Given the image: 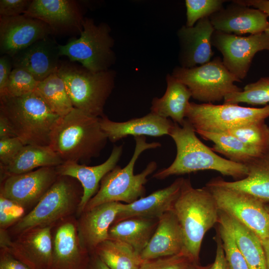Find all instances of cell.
<instances>
[{
	"mask_svg": "<svg viewBox=\"0 0 269 269\" xmlns=\"http://www.w3.org/2000/svg\"><path fill=\"white\" fill-rule=\"evenodd\" d=\"M265 32L267 33L268 35H269V24L268 28L267 29V30H266Z\"/></svg>",
	"mask_w": 269,
	"mask_h": 269,
	"instance_id": "816d5d0a",
	"label": "cell"
},
{
	"mask_svg": "<svg viewBox=\"0 0 269 269\" xmlns=\"http://www.w3.org/2000/svg\"><path fill=\"white\" fill-rule=\"evenodd\" d=\"M158 219L134 217L113 223L108 239L124 243L140 254L147 246L158 224Z\"/></svg>",
	"mask_w": 269,
	"mask_h": 269,
	"instance_id": "f546056e",
	"label": "cell"
},
{
	"mask_svg": "<svg viewBox=\"0 0 269 269\" xmlns=\"http://www.w3.org/2000/svg\"><path fill=\"white\" fill-rule=\"evenodd\" d=\"M101 127L108 140L116 142L129 135L161 136L169 135L174 123L151 112L125 122H115L105 115L100 118Z\"/></svg>",
	"mask_w": 269,
	"mask_h": 269,
	"instance_id": "603a6c76",
	"label": "cell"
},
{
	"mask_svg": "<svg viewBox=\"0 0 269 269\" xmlns=\"http://www.w3.org/2000/svg\"><path fill=\"white\" fill-rule=\"evenodd\" d=\"M26 209L0 195V229L7 230L25 215Z\"/></svg>",
	"mask_w": 269,
	"mask_h": 269,
	"instance_id": "ab89813d",
	"label": "cell"
},
{
	"mask_svg": "<svg viewBox=\"0 0 269 269\" xmlns=\"http://www.w3.org/2000/svg\"><path fill=\"white\" fill-rule=\"evenodd\" d=\"M223 104L247 103L263 105L269 103V76L246 85L243 90L227 95Z\"/></svg>",
	"mask_w": 269,
	"mask_h": 269,
	"instance_id": "836d02e7",
	"label": "cell"
},
{
	"mask_svg": "<svg viewBox=\"0 0 269 269\" xmlns=\"http://www.w3.org/2000/svg\"><path fill=\"white\" fill-rule=\"evenodd\" d=\"M212 264L202 266L199 264L192 263L186 269H210Z\"/></svg>",
	"mask_w": 269,
	"mask_h": 269,
	"instance_id": "f907efd6",
	"label": "cell"
},
{
	"mask_svg": "<svg viewBox=\"0 0 269 269\" xmlns=\"http://www.w3.org/2000/svg\"><path fill=\"white\" fill-rule=\"evenodd\" d=\"M235 2L258 9L269 16V0H235Z\"/></svg>",
	"mask_w": 269,
	"mask_h": 269,
	"instance_id": "bcb514c9",
	"label": "cell"
},
{
	"mask_svg": "<svg viewBox=\"0 0 269 269\" xmlns=\"http://www.w3.org/2000/svg\"><path fill=\"white\" fill-rule=\"evenodd\" d=\"M122 203L111 202L102 204L84 211L77 219V229L82 246L90 254L108 239L109 230L120 211Z\"/></svg>",
	"mask_w": 269,
	"mask_h": 269,
	"instance_id": "7402d4cb",
	"label": "cell"
},
{
	"mask_svg": "<svg viewBox=\"0 0 269 269\" xmlns=\"http://www.w3.org/2000/svg\"><path fill=\"white\" fill-rule=\"evenodd\" d=\"M196 134L187 119H185L182 126L174 123L169 135L176 145V157L168 167L157 171L153 177L162 180L172 175L203 170L216 171L237 180L247 176L248 169L245 164L219 156L203 143Z\"/></svg>",
	"mask_w": 269,
	"mask_h": 269,
	"instance_id": "6da1fadb",
	"label": "cell"
},
{
	"mask_svg": "<svg viewBox=\"0 0 269 269\" xmlns=\"http://www.w3.org/2000/svg\"><path fill=\"white\" fill-rule=\"evenodd\" d=\"M16 137L6 119L0 114V139Z\"/></svg>",
	"mask_w": 269,
	"mask_h": 269,
	"instance_id": "7dc6e473",
	"label": "cell"
},
{
	"mask_svg": "<svg viewBox=\"0 0 269 269\" xmlns=\"http://www.w3.org/2000/svg\"><path fill=\"white\" fill-rule=\"evenodd\" d=\"M123 151V144L114 145L108 158L100 164L88 166L74 162H65L56 166L59 175L73 177L83 187V194L76 213L78 217L84 211L89 200L98 192L102 179L117 165Z\"/></svg>",
	"mask_w": 269,
	"mask_h": 269,
	"instance_id": "ffe728a7",
	"label": "cell"
},
{
	"mask_svg": "<svg viewBox=\"0 0 269 269\" xmlns=\"http://www.w3.org/2000/svg\"><path fill=\"white\" fill-rule=\"evenodd\" d=\"M58 176L55 166L11 175L0 181V195L26 209L38 203Z\"/></svg>",
	"mask_w": 269,
	"mask_h": 269,
	"instance_id": "4fadbf2b",
	"label": "cell"
},
{
	"mask_svg": "<svg viewBox=\"0 0 269 269\" xmlns=\"http://www.w3.org/2000/svg\"><path fill=\"white\" fill-rule=\"evenodd\" d=\"M217 230L221 237L223 249L230 269H249L235 241L223 227L218 224Z\"/></svg>",
	"mask_w": 269,
	"mask_h": 269,
	"instance_id": "74e56055",
	"label": "cell"
},
{
	"mask_svg": "<svg viewBox=\"0 0 269 269\" xmlns=\"http://www.w3.org/2000/svg\"><path fill=\"white\" fill-rule=\"evenodd\" d=\"M266 209H267V211L269 213V204H268V205L266 204Z\"/></svg>",
	"mask_w": 269,
	"mask_h": 269,
	"instance_id": "f5cc1de1",
	"label": "cell"
},
{
	"mask_svg": "<svg viewBox=\"0 0 269 269\" xmlns=\"http://www.w3.org/2000/svg\"><path fill=\"white\" fill-rule=\"evenodd\" d=\"M218 224L233 237L249 269H267L262 243L256 234L230 215L219 210Z\"/></svg>",
	"mask_w": 269,
	"mask_h": 269,
	"instance_id": "484cf974",
	"label": "cell"
},
{
	"mask_svg": "<svg viewBox=\"0 0 269 269\" xmlns=\"http://www.w3.org/2000/svg\"><path fill=\"white\" fill-rule=\"evenodd\" d=\"M214 31L209 17L199 20L193 26L184 25L178 30L180 67L192 68L211 60V38Z\"/></svg>",
	"mask_w": 269,
	"mask_h": 269,
	"instance_id": "ac0fdd59",
	"label": "cell"
},
{
	"mask_svg": "<svg viewBox=\"0 0 269 269\" xmlns=\"http://www.w3.org/2000/svg\"><path fill=\"white\" fill-rule=\"evenodd\" d=\"M59 45L50 36L35 42L11 58L13 68L27 71L38 82L43 80L60 67Z\"/></svg>",
	"mask_w": 269,
	"mask_h": 269,
	"instance_id": "44dd1931",
	"label": "cell"
},
{
	"mask_svg": "<svg viewBox=\"0 0 269 269\" xmlns=\"http://www.w3.org/2000/svg\"><path fill=\"white\" fill-rule=\"evenodd\" d=\"M262 243L265 255L267 269H269V238Z\"/></svg>",
	"mask_w": 269,
	"mask_h": 269,
	"instance_id": "681fc988",
	"label": "cell"
},
{
	"mask_svg": "<svg viewBox=\"0 0 269 269\" xmlns=\"http://www.w3.org/2000/svg\"><path fill=\"white\" fill-rule=\"evenodd\" d=\"M38 83L27 71L20 68H13L5 91L0 96L19 97L29 94L35 91Z\"/></svg>",
	"mask_w": 269,
	"mask_h": 269,
	"instance_id": "8d00e7d4",
	"label": "cell"
},
{
	"mask_svg": "<svg viewBox=\"0 0 269 269\" xmlns=\"http://www.w3.org/2000/svg\"><path fill=\"white\" fill-rule=\"evenodd\" d=\"M0 114L24 145L49 146L52 131L61 118L36 91L19 97L0 96Z\"/></svg>",
	"mask_w": 269,
	"mask_h": 269,
	"instance_id": "277c9868",
	"label": "cell"
},
{
	"mask_svg": "<svg viewBox=\"0 0 269 269\" xmlns=\"http://www.w3.org/2000/svg\"><path fill=\"white\" fill-rule=\"evenodd\" d=\"M13 69L12 58L6 55L0 57V96L6 90L9 78Z\"/></svg>",
	"mask_w": 269,
	"mask_h": 269,
	"instance_id": "7bdbcfd3",
	"label": "cell"
},
{
	"mask_svg": "<svg viewBox=\"0 0 269 269\" xmlns=\"http://www.w3.org/2000/svg\"><path fill=\"white\" fill-rule=\"evenodd\" d=\"M83 194V187L76 179L59 175L32 209L7 230L9 235L15 237L31 228L53 227L76 215Z\"/></svg>",
	"mask_w": 269,
	"mask_h": 269,
	"instance_id": "8992f818",
	"label": "cell"
},
{
	"mask_svg": "<svg viewBox=\"0 0 269 269\" xmlns=\"http://www.w3.org/2000/svg\"><path fill=\"white\" fill-rule=\"evenodd\" d=\"M232 1L209 17L215 30L238 35L266 31L269 15L258 9Z\"/></svg>",
	"mask_w": 269,
	"mask_h": 269,
	"instance_id": "d6986e66",
	"label": "cell"
},
{
	"mask_svg": "<svg viewBox=\"0 0 269 269\" xmlns=\"http://www.w3.org/2000/svg\"><path fill=\"white\" fill-rule=\"evenodd\" d=\"M31 0H0V17H12L24 14Z\"/></svg>",
	"mask_w": 269,
	"mask_h": 269,
	"instance_id": "b9f144b4",
	"label": "cell"
},
{
	"mask_svg": "<svg viewBox=\"0 0 269 269\" xmlns=\"http://www.w3.org/2000/svg\"><path fill=\"white\" fill-rule=\"evenodd\" d=\"M166 89L160 98H153L151 113L161 117L171 118L173 123L182 126L189 99L192 97L189 89L182 83L168 74L166 77Z\"/></svg>",
	"mask_w": 269,
	"mask_h": 269,
	"instance_id": "83f0119b",
	"label": "cell"
},
{
	"mask_svg": "<svg viewBox=\"0 0 269 269\" xmlns=\"http://www.w3.org/2000/svg\"><path fill=\"white\" fill-rule=\"evenodd\" d=\"M171 75L189 89L192 98L203 103L221 101L228 94L242 90L234 84L241 81L227 69L219 57L192 68L177 66Z\"/></svg>",
	"mask_w": 269,
	"mask_h": 269,
	"instance_id": "30bf717a",
	"label": "cell"
},
{
	"mask_svg": "<svg viewBox=\"0 0 269 269\" xmlns=\"http://www.w3.org/2000/svg\"><path fill=\"white\" fill-rule=\"evenodd\" d=\"M247 176L234 181L220 177L217 182L226 186L245 192L264 204H269V147L246 164Z\"/></svg>",
	"mask_w": 269,
	"mask_h": 269,
	"instance_id": "4316f807",
	"label": "cell"
},
{
	"mask_svg": "<svg viewBox=\"0 0 269 269\" xmlns=\"http://www.w3.org/2000/svg\"><path fill=\"white\" fill-rule=\"evenodd\" d=\"M108 140L100 118L74 108L53 129L49 146L64 162L87 165L100 155Z\"/></svg>",
	"mask_w": 269,
	"mask_h": 269,
	"instance_id": "7a4b0ae2",
	"label": "cell"
},
{
	"mask_svg": "<svg viewBox=\"0 0 269 269\" xmlns=\"http://www.w3.org/2000/svg\"><path fill=\"white\" fill-rule=\"evenodd\" d=\"M224 0H186V21L185 25L193 26L199 20L209 17L212 14L221 9Z\"/></svg>",
	"mask_w": 269,
	"mask_h": 269,
	"instance_id": "d590c367",
	"label": "cell"
},
{
	"mask_svg": "<svg viewBox=\"0 0 269 269\" xmlns=\"http://www.w3.org/2000/svg\"><path fill=\"white\" fill-rule=\"evenodd\" d=\"M82 26L78 38L59 45L60 56H66L71 62H77L93 72L110 69L116 59L110 27L104 22L97 24L93 19L87 17H84Z\"/></svg>",
	"mask_w": 269,
	"mask_h": 269,
	"instance_id": "ba28073f",
	"label": "cell"
},
{
	"mask_svg": "<svg viewBox=\"0 0 269 269\" xmlns=\"http://www.w3.org/2000/svg\"><path fill=\"white\" fill-rule=\"evenodd\" d=\"M183 179L177 178L167 187L130 204L122 203L114 223L134 217L158 219L162 214L172 210L179 195Z\"/></svg>",
	"mask_w": 269,
	"mask_h": 269,
	"instance_id": "cb8c5ba5",
	"label": "cell"
},
{
	"mask_svg": "<svg viewBox=\"0 0 269 269\" xmlns=\"http://www.w3.org/2000/svg\"><path fill=\"white\" fill-rule=\"evenodd\" d=\"M134 139L135 148L129 163L123 168L117 165L104 177L98 192L89 200L84 211L107 202L130 204L144 197L147 177L156 170L157 163L154 161L149 162L136 174L134 172L135 164L144 151L161 147V144L158 142H147L145 136H135Z\"/></svg>",
	"mask_w": 269,
	"mask_h": 269,
	"instance_id": "5b68a950",
	"label": "cell"
},
{
	"mask_svg": "<svg viewBox=\"0 0 269 269\" xmlns=\"http://www.w3.org/2000/svg\"><path fill=\"white\" fill-rule=\"evenodd\" d=\"M192 263L191 259L182 251L171 256L145 260L139 269H186Z\"/></svg>",
	"mask_w": 269,
	"mask_h": 269,
	"instance_id": "f35d334b",
	"label": "cell"
},
{
	"mask_svg": "<svg viewBox=\"0 0 269 269\" xmlns=\"http://www.w3.org/2000/svg\"><path fill=\"white\" fill-rule=\"evenodd\" d=\"M215 239L217 246L216 257L210 269H230L226 259L222 241L217 230Z\"/></svg>",
	"mask_w": 269,
	"mask_h": 269,
	"instance_id": "f6af8a7d",
	"label": "cell"
},
{
	"mask_svg": "<svg viewBox=\"0 0 269 269\" xmlns=\"http://www.w3.org/2000/svg\"><path fill=\"white\" fill-rule=\"evenodd\" d=\"M53 34L44 22L22 14L0 17V53L12 57L35 42Z\"/></svg>",
	"mask_w": 269,
	"mask_h": 269,
	"instance_id": "2e32d148",
	"label": "cell"
},
{
	"mask_svg": "<svg viewBox=\"0 0 269 269\" xmlns=\"http://www.w3.org/2000/svg\"><path fill=\"white\" fill-rule=\"evenodd\" d=\"M269 117V105L262 108L243 107L236 104L215 105L189 102L185 119L195 132L224 133Z\"/></svg>",
	"mask_w": 269,
	"mask_h": 269,
	"instance_id": "9c48e42d",
	"label": "cell"
},
{
	"mask_svg": "<svg viewBox=\"0 0 269 269\" xmlns=\"http://www.w3.org/2000/svg\"><path fill=\"white\" fill-rule=\"evenodd\" d=\"M50 269H87L90 254L81 245L75 215L58 222L51 229Z\"/></svg>",
	"mask_w": 269,
	"mask_h": 269,
	"instance_id": "5bb4252c",
	"label": "cell"
},
{
	"mask_svg": "<svg viewBox=\"0 0 269 269\" xmlns=\"http://www.w3.org/2000/svg\"><path fill=\"white\" fill-rule=\"evenodd\" d=\"M0 269H30L15 258L6 248H0Z\"/></svg>",
	"mask_w": 269,
	"mask_h": 269,
	"instance_id": "ee69618b",
	"label": "cell"
},
{
	"mask_svg": "<svg viewBox=\"0 0 269 269\" xmlns=\"http://www.w3.org/2000/svg\"><path fill=\"white\" fill-rule=\"evenodd\" d=\"M196 133L206 140L213 142L211 149L221 153L233 162L247 164L263 152L250 147L231 134L214 133L203 131Z\"/></svg>",
	"mask_w": 269,
	"mask_h": 269,
	"instance_id": "4dcf8cb0",
	"label": "cell"
},
{
	"mask_svg": "<svg viewBox=\"0 0 269 269\" xmlns=\"http://www.w3.org/2000/svg\"><path fill=\"white\" fill-rule=\"evenodd\" d=\"M57 74L74 108L98 118L105 115V105L115 87L114 70L95 72L69 61L61 62Z\"/></svg>",
	"mask_w": 269,
	"mask_h": 269,
	"instance_id": "52a82bcc",
	"label": "cell"
},
{
	"mask_svg": "<svg viewBox=\"0 0 269 269\" xmlns=\"http://www.w3.org/2000/svg\"><path fill=\"white\" fill-rule=\"evenodd\" d=\"M35 91L52 111L60 117L74 108L64 82L57 72L39 82Z\"/></svg>",
	"mask_w": 269,
	"mask_h": 269,
	"instance_id": "d6a6232c",
	"label": "cell"
},
{
	"mask_svg": "<svg viewBox=\"0 0 269 269\" xmlns=\"http://www.w3.org/2000/svg\"><path fill=\"white\" fill-rule=\"evenodd\" d=\"M205 187L214 197L219 210L252 231L261 242L269 238V213L265 204L245 192L220 184L215 178Z\"/></svg>",
	"mask_w": 269,
	"mask_h": 269,
	"instance_id": "8fae6325",
	"label": "cell"
},
{
	"mask_svg": "<svg viewBox=\"0 0 269 269\" xmlns=\"http://www.w3.org/2000/svg\"><path fill=\"white\" fill-rule=\"evenodd\" d=\"M87 269H110L95 253L90 254Z\"/></svg>",
	"mask_w": 269,
	"mask_h": 269,
	"instance_id": "c3c4849f",
	"label": "cell"
},
{
	"mask_svg": "<svg viewBox=\"0 0 269 269\" xmlns=\"http://www.w3.org/2000/svg\"><path fill=\"white\" fill-rule=\"evenodd\" d=\"M184 248L182 229L171 210L158 218L157 227L140 256L144 261L171 256L183 251Z\"/></svg>",
	"mask_w": 269,
	"mask_h": 269,
	"instance_id": "d4e9b609",
	"label": "cell"
},
{
	"mask_svg": "<svg viewBox=\"0 0 269 269\" xmlns=\"http://www.w3.org/2000/svg\"><path fill=\"white\" fill-rule=\"evenodd\" d=\"M52 228L43 227L28 229L11 240L6 248L30 269H50Z\"/></svg>",
	"mask_w": 269,
	"mask_h": 269,
	"instance_id": "e0dca14e",
	"label": "cell"
},
{
	"mask_svg": "<svg viewBox=\"0 0 269 269\" xmlns=\"http://www.w3.org/2000/svg\"><path fill=\"white\" fill-rule=\"evenodd\" d=\"M211 43L222 54L227 69L242 81L247 76L256 53L269 50V35L263 32L242 36L215 30Z\"/></svg>",
	"mask_w": 269,
	"mask_h": 269,
	"instance_id": "7c38bea8",
	"label": "cell"
},
{
	"mask_svg": "<svg viewBox=\"0 0 269 269\" xmlns=\"http://www.w3.org/2000/svg\"><path fill=\"white\" fill-rule=\"evenodd\" d=\"M24 14L46 23L53 34L80 35L83 29L82 8L74 0H32Z\"/></svg>",
	"mask_w": 269,
	"mask_h": 269,
	"instance_id": "9a60e30c",
	"label": "cell"
},
{
	"mask_svg": "<svg viewBox=\"0 0 269 269\" xmlns=\"http://www.w3.org/2000/svg\"><path fill=\"white\" fill-rule=\"evenodd\" d=\"M94 253L110 269H139L144 261L131 247L113 240L102 242Z\"/></svg>",
	"mask_w": 269,
	"mask_h": 269,
	"instance_id": "1f68e13d",
	"label": "cell"
},
{
	"mask_svg": "<svg viewBox=\"0 0 269 269\" xmlns=\"http://www.w3.org/2000/svg\"><path fill=\"white\" fill-rule=\"evenodd\" d=\"M64 163L50 146L24 145L16 156L5 166H0V181L8 176L22 174Z\"/></svg>",
	"mask_w": 269,
	"mask_h": 269,
	"instance_id": "f1b7e54d",
	"label": "cell"
},
{
	"mask_svg": "<svg viewBox=\"0 0 269 269\" xmlns=\"http://www.w3.org/2000/svg\"><path fill=\"white\" fill-rule=\"evenodd\" d=\"M24 146L17 137L0 139V166H5Z\"/></svg>",
	"mask_w": 269,
	"mask_h": 269,
	"instance_id": "60d3db41",
	"label": "cell"
},
{
	"mask_svg": "<svg viewBox=\"0 0 269 269\" xmlns=\"http://www.w3.org/2000/svg\"><path fill=\"white\" fill-rule=\"evenodd\" d=\"M226 133L235 136L260 152H263L269 147V127L265 121L247 125Z\"/></svg>",
	"mask_w": 269,
	"mask_h": 269,
	"instance_id": "e575fe53",
	"label": "cell"
},
{
	"mask_svg": "<svg viewBox=\"0 0 269 269\" xmlns=\"http://www.w3.org/2000/svg\"><path fill=\"white\" fill-rule=\"evenodd\" d=\"M172 210L183 233V252L194 264H199L204 237L218 222L219 208L214 197L205 186L195 188L190 179L184 178Z\"/></svg>",
	"mask_w": 269,
	"mask_h": 269,
	"instance_id": "3957f363",
	"label": "cell"
}]
</instances>
